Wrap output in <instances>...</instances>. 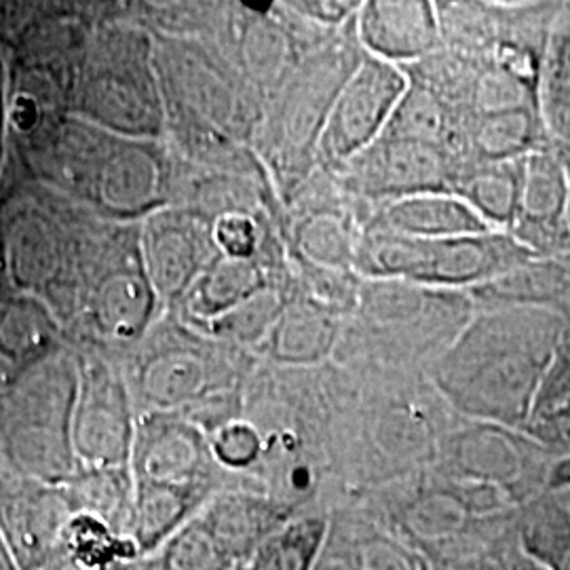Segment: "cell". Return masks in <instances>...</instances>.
<instances>
[{
	"label": "cell",
	"mask_w": 570,
	"mask_h": 570,
	"mask_svg": "<svg viewBox=\"0 0 570 570\" xmlns=\"http://www.w3.org/2000/svg\"><path fill=\"white\" fill-rule=\"evenodd\" d=\"M138 416L188 414L205 402L244 391L258 357L209 338L176 313H164L150 332L117 362Z\"/></svg>",
	"instance_id": "8992f818"
},
{
	"label": "cell",
	"mask_w": 570,
	"mask_h": 570,
	"mask_svg": "<svg viewBox=\"0 0 570 570\" xmlns=\"http://www.w3.org/2000/svg\"><path fill=\"white\" fill-rule=\"evenodd\" d=\"M275 285H294L285 247L252 261L218 254L205 266L180 306L169 313L180 315L190 326H205Z\"/></svg>",
	"instance_id": "d6986e66"
},
{
	"label": "cell",
	"mask_w": 570,
	"mask_h": 570,
	"mask_svg": "<svg viewBox=\"0 0 570 570\" xmlns=\"http://www.w3.org/2000/svg\"><path fill=\"white\" fill-rule=\"evenodd\" d=\"M110 570H167L164 560L159 553H140L136 558L122 560L121 564H117Z\"/></svg>",
	"instance_id": "d590c367"
},
{
	"label": "cell",
	"mask_w": 570,
	"mask_h": 570,
	"mask_svg": "<svg viewBox=\"0 0 570 570\" xmlns=\"http://www.w3.org/2000/svg\"><path fill=\"white\" fill-rule=\"evenodd\" d=\"M550 489H570V459H560L551 469Z\"/></svg>",
	"instance_id": "8d00e7d4"
},
{
	"label": "cell",
	"mask_w": 570,
	"mask_h": 570,
	"mask_svg": "<svg viewBox=\"0 0 570 570\" xmlns=\"http://www.w3.org/2000/svg\"><path fill=\"white\" fill-rule=\"evenodd\" d=\"M515 548H518V537L513 530L487 550L478 551L465 560H459L454 564L438 570H510L511 553Z\"/></svg>",
	"instance_id": "e575fe53"
},
{
	"label": "cell",
	"mask_w": 570,
	"mask_h": 570,
	"mask_svg": "<svg viewBox=\"0 0 570 570\" xmlns=\"http://www.w3.org/2000/svg\"><path fill=\"white\" fill-rule=\"evenodd\" d=\"M522 551L548 570H570V489H548L515 511Z\"/></svg>",
	"instance_id": "484cf974"
},
{
	"label": "cell",
	"mask_w": 570,
	"mask_h": 570,
	"mask_svg": "<svg viewBox=\"0 0 570 570\" xmlns=\"http://www.w3.org/2000/svg\"><path fill=\"white\" fill-rule=\"evenodd\" d=\"M214 456L226 473L245 478L263 459V435L247 419H237L209 435Z\"/></svg>",
	"instance_id": "4dcf8cb0"
},
{
	"label": "cell",
	"mask_w": 570,
	"mask_h": 570,
	"mask_svg": "<svg viewBox=\"0 0 570 570\" xmlns=\"http://www.w3.org/2000/svg\"><path fill=\"white\" fill-rule=\"evenodd\" d=\"M63 338L66 330L41 298L16 292L0 305V370L7 376L66 346Z\"/></svg>",
	"instance_id": "cb8c5ba5"
},
{
	"label": "cell",
	"mask_w": 570,
	"mask_h": 570,
	"mask_svg": "<svg viewBox=\"0 0 570 570\" xmlns=\"http://www.w3.org/2000/svg\"><path fill=\"white\" fill-rule=\"evenodd\" d=\"M330 513L306 511L268 534L235 570H315L326 543Z\"/></svg>",
	"instance_id": "f1b7e54d"
},
{
	"label": "cell",
	"mask_w": 570,
	"mask_h": 570,
	"mask_svg": "<svg viewBox=\"0 0 570 570\" xmlns=\"http://www.w3.org/2000/svg\"><path fill=\"white\" fill-rule=\"evenodd\" d=\"M63 497L72 513L102 520L131 541L134 478L131 469H77L63 484ZM134 543V541H131Z\"/></svg>",
	"instance_id": "4316f807"
},
{
	"label": "cell",
	"mask_w": 570,
	"mask_h": 570,
	"mask_svg": "<svg viewBox=\"0 0 570 570\" xmlns=\"http://www.w3.org/2000/svg\"><path fill=\"white\" fill-rule=\"evenodd\" d=\"M326 543L315 570H433L431 562L355 501L327 511Z\"/></svg>",
	"instance_id": "ac0fdd59"
},
{
	"label": "cell",
	"mask_w": 570,
	"mask_h": 570,
	"mask_svg": "<svg viewBox=\"0 0 570 570\" xmlns=\"http://www.w3.org/2000/svg\"><path fill=\"white\" fill-rule=\"evenodd\" d=\"M564 157V165H567V178H569V205H567V228H569L570 239V155H562Z\"/></svg>",
	"instance_id": "ab89813d"
},
{
	"label": "cell",
	"mask_w": 570,
	"mask_h": 570,
	"mask_svg": "<svg viewBox=\"0 0 570 570\" xmlns=\"http://www.w3.org/2000/svg\"><path fill=\"white\" fill-rule=\"evenodd\" d=\"M157 553L167 570H235L209 530L205 529L199 513Z\"/></svg>",
	"instance_id": "f546056e"
},
{
	"label": "cell",
	"mask_w": 570,
	"mask_h": 570,
	"mask_svg": "<svg viewBox=\"0 0 570 570\" xmlns=\"http://www.w3.org/2000/svg\"><path fill=\"white\" fill-rule=\"evenodd\" d=\"M468 294L475 308L541 306L570 320V261L534 258Z\"/></svg>",
	"instance_id": "d4e9b609"
},
{
	"label": "cell",
	"mask_w": 570,
	"mask_h": 570,
	"mask_svg": "<svg viewBox=\"0 0 570 570\" xmlns=\"http://www.w3.org/2000/svg\"><path fill=\"white\" fill-rule=\"evenodd\" d=\"M534 258H539L534 252L503 230L449 239H414L366 226L355 273L362 279H397L469 292Z\"/></svg>",
	"instance_id": "9c48e42d"
},
{
	"label": "cell",
	"mask_w": 570,
	"mask_h": 570,
	"mask_svg": "<svg viewBox=\"0 0 570 570\" xmlns=\"http://www.w3.org/2000/svg\"><path fill=\"white\" fill-rule=\"evenodd\" d=\"M351 501L421 551L433 570L508 537L518 511L501 490L456 482L433 468Z\"/></svg>",
	"instance_id": "277c9868"
},
{
	"label": "cell",
	"mask_w": 570,
	"mask_h": 570,
	"mask_svg": "<svg viewBox=\"0 0 570 570\" xmlns=\"http://www.w3.org/2000/svg\"><path fill=\"white\" fill-rule=\"evenodd\" d=\"M463 167L442 146L381 136L330 176L351 199L374 207L429 193L454 195Z\"/></svg>",
	"instance_id": "7c38bea8"
},
{
	"label": "cell",
	"mask_w": 570,
	"mask_h": 570,
	"mask_svg": "<svg viewBox=\"0 0 570 570\" xmlns=\"http://www.w3.org/2000/svg\"><path fill=\"white\" fill-rule=\"evenodd\" d=\"M0 570H21L13 551L9 550L7 541L2 539V534H0Z\"/></svg>",
	"instance_id": "f35d334b"
},
{
	"label": "cell",
	"mask_w": 570,
	"mask_h": 570,
	"mask_svg": "<svg viewBox=\"0 0 570 570\" xmlns=\"http://www.w3.org/2000/svg\"><path fill=\"white\" fill-rule=\"evenodd\" d=\"M468 292L362 279L334 364L428 372L473 317Z\"/></svg>",
	"instance_id": "3957f363"
},
{
	"label": "cell",
	"mask_w": 570,
	"mask_h": 570,
	"mask_svg": "<svg viewBox=\"0 0 570 570\" xmlns=\"http://www.w3.org/2000/svg\"><path fill=\"white\" fill-rule=\"evenodd\" d=\"M567 324L541 306L475 308L425 376L456 416L524 431Z\"/></svg>",
	"instance_id": "7a4b0ae2"
},
{
	"label": "cell",
	"mask_w": 570,
	"mask_h": 570,
	"mask_svg": "<svg viewBox=\"0 0 570 570\" xmlns=\"http://www.w3.org/2000/svg\"><path fill=\"white\" fill-rule=\"evenodd\" d=\"M364 56L353 18L336 37L311 51L266 104L252 148L282 207L317 171V146L327 115Z\"/></svg>",
	"instance_id": "5b68a950"
},
{
	"label": "cell",
	"mask_w": 570,
	"mask_h": 570,
	"mask_svg": "<svg viewBox=\"0 0 570 570\" xmlns=\"http://www.w3.org/2000/svg\"><path fill=\"white\" fill-rule=\"evenodd\" d=\"M129 469L134 482L207 494H216L237 478L218 465L204 429L183 414L165 412L138 416Z\"/></svg>",
	"instance_id": "5bb4252c"
},
{
	"label": "cell",
	"mask_w": 570,
	"mask_h": 570,
	"mask_svg": "<svg viewBox=\"0 0 570 570\" xmlns=\"http://www.w3.org/2000/svg\"><path fill=\"white\" fill-rule=\"evenodd\" d=\"M345 317L292 287L277 324L256 351L258 362L275 367L327 366L334 362Z\"/></svg>",
	"instance_id": "7402d4cb"
},
{
	"label": "cell",
	"mask_w": 570,
	"mask_h": 570,
	"mask_svg": "<svg viewBox=\"0 0 570 570\" xmlns=\"http://www.w3.org/2000/svg\"><path fill=\"white\" fill-rule=\"evenodd\" d=\"M144 268L164 313L176 311L218 249L212 220L202 214L167 205L140 223Z\"/></svg>",
	"instance_id": "9a60e30c"
},
{
	"label": "cell",
	"mask_w": 570,
	"mask_h": 570,
	"mask_svg": "<svg viewBox=\"0 0 570 570\" xmlns=\"http://www.w3.org/2000/svg\"><path fill=\"white\" fill-rule=\"evenodd\" d=\"M406 91L402 66L366 53L327 115L317 146V169L334 174L376 142Z\"/></svg>",
	"instance_id": "4fadbf2b"
},
{
	"label": "cell",
	"mask_w": 570,
	"mask_h": 570,
	"mask_svg": "<svg viewBox=\"0 0 570 570\" xmlns=\"http://www.w3.org/2000/svg\"><path fill=\"white\" fill-rule=\"evenodd\" d=\"M567 205L564 157L553 146L541 148L524 159L518 212L508 233L539 258L570 261Z\"/></svg>",
	"instance_id": "e0dca14e"
},
{
	"label": "cell",
	"mask_w": 570,
	"mask_h": 570,
	"mask_svg": "<svg viewBox=\"0 0 570 570\" xmlns=\"http://www.w3.org/2000/svg\"><path fill=\"white\" fill-rule=\"evenodd\" d=\"M366 226L414 239H449L492 230L468 202L449 193L414 195L374 205L370 207Z\"/></svg>",
	"instance_id": "603a6c76"
},
{
	"label": "cell",
	"mask_w": 570,
	"mask_h": 570,
	"mask_svg": "<svg viewBox=\"0 0 570 570\" xmlns=\"http://www.w3.org/2000/svg\"><path fill=\"white\" fill-rule=\"evenodd\" d=\"M524 431L558 461L570 459V400L534 416Z\"/></svg>",
	"instance_id": "d6a6232c"
},
{
	"label": "cell",
	"mask_w": 570,
	"mask_h": 570,
	"mask_svg": "<svg viewBox=\"0 0 570 570\" xmlns=\"http://www.w3.org/2000/svg\"><path fill=\"white\" fill-rule=\"evenodd\" d=\"M77 387V346H61L0 381V468L45 484H63L79 469L72 450Z\"/></svg>",
	"instance_id": "52a82bcc"
},
{
	"label": "cell",
	"mask_w": 570,
	"mask_h": 570,
	"mask_svg": "<svg viewBox=\"0 0 570 570\" xmlns=\"http://www.w3.org/2000/svg\"><path fill=\"white\" fill-rule=\"evenodd\" d=\"M298 513L301 511L254 487L245 478H237L205 503L204 510L199 511V520L226 560L237 569L268 534Z\"/></svg>",
	"instance_id": "ffe728a7"
},
{
	"label": "cell",
	"mask_w": 570,
	"mask_h": 570,
	"mask_svg": "<svg viewBox=\"0 0 570 570\" xmlns=\"http://www.w3.org/2000/svg\"><path fill=\"white\" fill-rule=\"evenodd\" d=\"M72 102V112L115 136L164 140V91L150 30L134 23L98 30L82 53Z\"/></svg>",
	"instance_id": "ba28073f"
},
{
	"label": "cell",
	"mask_w": 570,
	"mask_h": 570,
	"mask_svg": "<svg viewBox=\"0 0 570 570\" xmlns=\"http://www.w3.org/2000/svg\"><path fill=\"white\" fill-rule=\"evenodd\" d=\"M298 16H303L306 21L322 30H343L346 23H351L362 9V2L355 0H303V2H287Z\"/></svg>",
	"instance_id": "836d02e7"
},
{
	"label": "cell",
	"mask_w": 570,
	"mask_h": 570,
	"mask_svg": "<svg viewBox=\"0 0 570 570\" xmlns=\"http://www.w3.org/2000/svg\"><path fill=\"white\" fill-rule=\"evenodd\" d=\"M510 570H548L543 569L539 562H534L530 556H527L522 548H520V543H518V548L513 550L511 553V564Z\"/></svg>",
	"instance_id": "74e56055"
},
{
	"label": "cell",
	"mask_w": 570,
	"mask_h": 570,
	"mask_svg": "<svg viewBox=\"0 0 570 570\" xmlns=\"http://www.w3.org/2000/svg\"><path fill=\"white\" fill-rule=\"evenodd\" d=\"M556 456L520 429L459 419L433 469L450 480L501 490L515 508L550 489Z\"/></svg>",
	"instance_id": "30bf717a"
},
{
	"label": "cell",
	"mask_w": 570,
	"mask_h": 570,
	"mask_svg": "<svg viewBox=\"0 0 570 570\" xmlns=\"http://www.w3.org/2000/svg\"><path fill=\"white\" fill-rule=\"evenodd\" d=\"M567 400H570V320L567 327H564V332H562V336H560V343L553 351L550 367H548L546 379H543L541 389H539L532 419L539 416L541 412L550 410V407L567 402Z\"/></svg>",
	"instance_id": "1f68e13d"
},
{
	"label": "cell",
	"mask_w": 570,
	"mask_h": 570,
	"mask_svg": "<svg viewBox=\"0 0 570 570\" xmlns=\"http://www.w3.org/2000/svg\"><path fill=\"white\" fill-rule=\"evenodd\" d=\"M524 159L465 165L454 195L468 202L492 230L508 233L518 212Z\"/></svg>",
	"instance_id": "83f0119b"
},
{
	"label": "cell",
	"mask_w": 570,
	"mask_h": 570,
	"mask_svg": "<svg viewBox=\"0 0 570 570\" xmlns=\"http://www.w3.org/2000/svg\"><path fill=\"white\" fill-rule=\"evenodd\" d=\"M357 39L379 60L410 66L442 49L435 2L370 0L355 16Z\"/></svg>",
	"instance_id": "44dd1931"
},
{
	"label": "cell",
	"mask_w": 570,
	"mask_h": 570,
	"mask_svg": "<svg viewBox=\"0 0 570 570\" xmlns=\"http://www.w3.org/2000/svg\"><path fill=\"white\" fill-rule=\"evenodd\" d=\"M79 387L72 412L77 468H129L138 412L117 360L98 348H77Z\"/></svg>",
	"instance_id": "8fae6325"
},
{
	"label": "cell",
	"mask_w": 570,
	"mask_h": 570,
	"mask_svg": "<svg viewBox=\"0 0 570 570\" xmlns=\"http://www.w3.org/2000/svg\"><path fill=\"white\" fill-rule=\"evenodd\" d=\"M70 518L60 484L0 468V534L21 570H41L56 556Z\"/></svg>",
	"instance_id": "2e32d148"
},
{
	"label": "cell",
	"mask_w": 570,
	"mask_h": 570,
	"mask_svg": "<svg viewBox=\"0 0 570 570\" xmlns=\"http://www.w3.org/2000/svg\"><path fill=\"white\" fill-rule=\"evenodd\" d=\"M336 366L330 469L341 503L435 465L456 416L423 372Z\"/></svg>",
	"instance_id": "6da1fadb"
}]
</instances>
